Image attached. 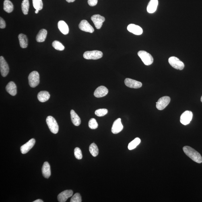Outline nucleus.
I'll return each mask as SVG.
<instances>
[{
	"label": "nucleus",
	"mask_w": 202,
	"mask_h": 202,
	"mask_svg": "<svg viewBox=\"0 0 202 202\" xmlns=\"http://www.w3.org/2000/svg\"><path fill=\"white\" fill-rule=\"evenodd\" d=\"M183 150L185 154L192 160L198 163L202 162V157L199 152L195 149L189 146H185L183 147Z\"/></svg>",
	"instance_id": "f257e3e1"
},
{
	"label": "nucleus",
	"mask_w": 202,
	"mask_h": 202,
	"mask_svg": "<svg viewBox=\"0 0 202 202\" xmlns=\"http://www.w3.org/2000/svg\"><path fill=\"white\" fill-rule=\"evenodd\" d=\"M46 122L50 131L54 134L59 132V125L54 117L51 116H48L46 119Z\"/></svg>",
	"instance_id": "f03ea898"
},
{
	"label": "nucleus",
	"mask_w": 202,
	"mask_h": 202,
	"mask_svg": "<svg viewBox=\"0 0 202 202\" xmlns=\"http://www.w3.org/2000/svg\"><path fill=\"white\" fill-rule=\"evenodd\" d=\"M28 79L30 86L35 88L38 86L40 82L39 73L36 71L32 72L29 76Z\"/></svg>",
	"instance_id": "7ed1b4c3"
},
{
	"label": "nucleus",
	"mask_w": 202,
	"mask_h": 202,
	"mask_svg": "<svg viewBox=\"0 0 202 202\" xmlns=\"http://www.w3.org/2000/svg\"><path fill=\"white\" fill-rule=\"evenodd\" d=\"M138 55L146 65H150L153 63V59L152 56L145 50L139 51L138 52Z\"/></svg>",
	"instance_id": "20e7f679"
},
{
	"label": "nucleus",
	"mask_w": 202,
	"mask_h": 202,
	"mask_svg": "<svg viewBox=\"0 0 202 202\" xmlns=\"http://www.w3.org/2000/svg\"><path fill=\"white\" fill-rule=\"evenodd\" d=\"M103 54L102 52L98 50L85 52L83 57L87 60H98L102 58Z\"/></svg>",
	"instance_id": "39448f33"
},
{
	"label": "nucleus",
	"mask_w": 202,
	"mask_h": 202,
	"mask_svg": "<svg viewBox=\"0 0 202 202\" xmlns=\"http://www.w3.org/2000/svg\"><path fill=\"white\" fill-rule=\"evenodd\" d=\"M169 63L174 69L182 70L184 67L183 62L180 61L177 57H170L168 59Z\"/></svg>",
	"instance_id": "423d86ee"
},
{
	"label": "nucleus",
	"mask_w": 202,
	"mask_h": 202,
	"mask_svg": "<svg viewBox=\"0 0 202 202\" xmlns=\"http://www.w3.org/2000/svg\"><path fill=\"white\" fill-rule=\"evenodd\" d=\"M171 99L169 97L164 96L159 99L156 103V107L159 110H162L169 104Z\"/></svg>",
	"instance_id": "0eeeda50"
},
{
	"label": "nucleus",
	"mask_w": 202,
	"mask_h": 202,
	"mask_svg": "<svg viewBox=\"0 0 202 202\" xmlns=\"http://www.w3.org/2000/svg\"><path fill=\"white\" fill-rule=\"evenodd\" d=\"M193 114L191 111H186L182 114L180 116V122L184 125H187L192 121Z\"/></svg>",
	"instance_id": "6e6552de"
},
{
	"label": "nucleus",
	"mask_w": 202,
	"mask_h": 202,
	"mask_svg": "<svg viewBox=\"0 0 202 202\" xmlns=\"http://www.w3.org/2000/svg\"><path fill=\"white\" fill-rule=\"evenodd\" d=\"M91 20L94 23L96 29H99L102 28L103 23L105 20V19L104 17L101 16L100 15L96 14L91 17Z\"/></svg>",
	"instance_id": "1a4fd4ad"
},
{
	"label": "nucleus",
	"mask_w": 202,
	"mask_h": 202,
	"mask_svg": "<svg viewBox=\"0 0 202 202\" xmlns=\"http://www.w3.org/2000/svg\"><path fill=\"white\" fill-rule=\"evenodd\" d=\"M0 70L2 76L6 77L9 72V67L8 65L3 56L0 57Z\"/></svg>",
	"instance_id": "9d476101"
},
{
	"label": "nucleus",
	"mask_w": 202,
	"mask_h": 202,
	"mask_svg": "<svg viewBox=\"0 0 202 202\" xmlns=\"http://www.w3.org/2000/svg\"><path fill=\"white\" fill-rule=\"evenodd\" d=\"M73 195V191L71 190H67L61 192L58 195V200L60 202H65L69 198Z\"/></svg>",
	"instance_id": "9b49d317"
},
{
	"label": "nucleus",
	"mask_w": 202,
	"mask_h": 202,
	"mask_svg": "<svg viewBox=\"0 0 202 202\" xmlns=\"http://www.w3.org/2000/svg\"><path fill=\"white\" fill-rule=\"evenodd\" d=\"M123 129V126L122 124L121 118H118L114 122L112 126L111 131L113 133L117 134L120 133Z\"/></svg>",
	"instance_id": "f8f14e48"
},
{
	"label": "nucleus",
	"mask_w": 202,
	"mask_h": 202,
	"mask_svg": "<svg viewBox=\"0 0 202 202\" xmlns=\"http://www.w3.org/2000/svg\"><path fill=\"white\" fill-rule=\"evenodd\" d=\"M79 27L80 29L85 32L93 33L94 31V29L86 20H82Z\"/></svg>",
	"instance_id": "ddd939ff"
},
{
	"label": "nucleus",
	"mask_w": 202,
	"mask_h": 202,
	"mask_svg": "<svg viewBox=\"0 0 202 202\" xmlns=\"http://www.w3.org/2000/svg\"><path fill=\"white\" fill-rule=\"evenodd\" d=\"M124 82L126 86L130 88H141L142 85L140 82L130 78L125 79Z\"/></svg>",
	"instance_id": "4468645a"
},
{
	"label": "nucleus",
	"mask_w": 202,
	"mask_h": 202,
	"mask_svg": "<svg viewBox=\"0 0 202 202\" xmlns=\"http://www.w3.org/2000/svg\"><path fill=\"white\" fill-rule=\"evenodd\" d=\"M35 140L34 139H32L29 141L28 142L22 146L20 148V151L22 154H26L34 147Z\"/></svg>",
	"instance_id": "2eb2a0df"
},
{
	"label": "nucleus",
	"mask_w": 202,
	"mask_h": 202,
	"mask_svg": "<svg viewBox=\"0 0 202 202\" xmlns=\"http://www.w3.org/2000/svg\"><path fill=\"white\" fill-rule=\"evenodd\" d=\"M108 93V89L105 87L101 86L98 87L95 91L94 96L97 98H102L105 96Z\"/></svg>",
	"instance_id": "dca6fc26"
},
{
	"label": "nucleus",
	"mask_w": 202,
	"mask_h": 202,
	"mask_svg": "<svg viewBox=\"0 0 202 202\" xmlns=\"http://www.w3.org/2000/svg\"><path fill=\"white\" fill-rule=\"evenodd\" d=\"M127 30L129 32L135 35H139L142 34L143 30L141 27L135 24H130L127 27Z\"/></svg>",
	"instance_id": "f3484780"
},
{
	"label": "nucleus",
	"mask_w": 202,
	"mask_h": 202,
	"mask_svg": "<svg viewBox=\"0 0 202 202\" xmlns=\"http://www.w3.org/2000/svg\"><path fill=\"white\" fill-rule=\"evenodd\" d=\"M7 92L11 96H15L17 93V86L13 82H9L6 87Z\"/></svg>",
	"instance_id": "a211bd4d"
},
{
	"label": "nucleus",
	"mask_w": 202,
	"mask_h": 202,
	"mask_svg": "<svg viewBox=\"0 0 202 202\" xmlns=\"http://www.w3.org/2000/svg\"><path fill=\"white\" fill-rule=\"evenodd\" d=\"M158 3V0H151L147 8V12L152 13L156 11Z\"/></svg>",
	"instance_id": "6ab92c4d"
},
{
	"label": "nucleus",
	"mask_w": 202,
	"mask_h": 202,
	"mask_svg": "<svg viewBox=\"0 0 202 202\" xmlns=\"http://www.w3.org/2000/svg\"><path fill=\"white\" fill-rule=\"evenodd\" d=\"M42 173L45 178H48L51 175L50 165L48 162L44 163L42 167Z\"/></svg>",
	"instance_id": "aec40b11"
},
{
	"label": "nucleus",
	"mask_w": 202,
	"mask_h": 202,
	"mask_svg": "<svg viewBox=\"0 0 202 202\" xmlns=\"http://www.w3.org/2000/svg\"><path fill=\"white\" fill-rule=\"evenodd\" d=\"M58 27L60 31L63 34L66 35L69 34V27L65 21H60L58 23Z\"/></svg>",
	"instance_id": "412c9836"
},
{
	"label": "nucleus",
	"mask_w": 202,
	"mask_h": 202,
	"mask_svg": "<svg viewBox=\"0 0 202 202\" xmlns=\"http://www.w3.org/2000/svg\"><path fill=\"white\" fill-rule=\"evenodd\" d=\"M38 98L41 102H45L49 99L50 95L46 91H41L38 93Z\"/></svg>",
	"instance_id": "4be33fe9"
},
{
	"label": "nucleus",
	"mask_w": 202,
	"mask_h": 202,
	"mask_svg": "<svg viewBox=\"0 0 202 202\" xmlns=\"http://www.w3.org/2000/svg\"><path fill=\"white\" fill-rule=\"evenodd\" d=\"M71 115L72 121L74 125L76 126L80 125L81 123L80 118L74 110H71Z\"/></svg>",
	"instance_id": "5701e85b"
},
{
	"label": "nucleus",
	"mask_w": 202,
	"mask_h": 202,
	"mask_svg": "<svg viewBox=\"0 0 202 202\" xmlns=\"http://www.w3.org/2000/svg\"><path fill=\"white\" fill-rule=\"evenodd\" d=\"M18 38L21 47L23 48H25L28 47V40L26 35L22 34H20L19 35Z\"/></svg>",
	"instance_id": "b1692460"
},
{
	"label": "nucleus",
	"mask_w": 202,
	"mask_h": 202,
	"mask_svg": "<svg viewBox=\"0 0 202 202\" xmlns=\"http://www.w3.org/2000/svg\"><path fill=\"white\" fill-rule=\"evenodd\" d=\"M47 31L45 29L40 31L37 35L36 36V40L38 42H44L47 36Z\"/></svg>",
	"instance_id": "393cba45"
},
{
	"label": "nucleus",
	"mask_w": 202,
	"mask_h": 202,
	"mask_svg": "<svg viewBox=\"0 0 202 202\" xmlns=\"http://www.w3.org/2000/svg\"><path fill=\"white\" fill-rule=\"evenodd\" d=\"M3 9L8 13H11L13 9V5L11 2L9 0H5L3 3Z\"/></svg>",
	"instance_id": "a878e982"
},
{
	"label": "nucleus",
	"mask_w": 202,
	"mask_h": 202,
	"mask_svg": "<svg viewBox=\"0 0 202 202\" xmlns=\"http://www.w3.org/2000/svg\"><path fill=\"white\" fill-rule=\"evenodd\" d=\"M141 142L140 139L138 137L136 138L130 143L128 145V149L130 150H133Z\"/></svg>",
	"instance_id": "bb28decb"
},
{
	"label": "nucleus",
	"mask_w": 202,
	"mask_h": 202,
	"mask_svg": "<svg viewBox=\"0 0 202 202\" xmlns=\"http://www.w3.org/2000/svg\"><path fill=\"white\" fill-rule=\"evenodd\" d=\"M89 151L91 154L94 157H97L98 154V149L96 144H91L89 147Z\"/></svg>",
	"instance_id": "cd10ccee"
},
{
	"label": "nucleus",
	"mask_w": 202,
	"mask_h": 202,
	"mask_svg": "<svg viewBox=\"0 0 202 202\" xmlns=\"http://www.w3.org/2000/svg\"><path fill=\"white\" fill-rule=\"evenodd\" d=\"M29 8V0H23L21 4V9L24 15L28 14Z\"/></svg>",
	"instance_id": "c85d7f7f"
},
{
	"label": "nucleus",
	"mask_w": 202,
	"mask_h": 202,
	"mask_svg": "<svg viewBox=\"0 0 202 202\" xmlns=\"http://www.w3.org/2000/svg\"><path fill=\"white\" fill-rule=\"evenodd\" d=\"M33 5L36 10H41L43 8V4L42 0H32Z\"/></svg>",
	"instance_id": "c756f323"
},
{
	"label": "nucleus",
	"mask_w": 202,
	"mask_h": 202,
	"mask_svg": "<svg viewBox=\"0 0 202 202\" xmlns=\"http://www.w3.org/2000/svg\"><path fill=\"white\" fill-rule=\"evenodd\" d=\"M52 45L55 49L59 50H63L65 49V46L59 41L55 40L52 42Z\"/></svg>",
	"instance_id": "7c9ffc66"
},
{
	"label": "nucleus",
	"mask_w": 202,
	"mask_h": 202,
	"mask_svg": "<svg viewBox=\"0 0 202 202\" xmlns=\"http://www.w3.org/2000/svg\"><path fill=\"white\" fill-rule=\"evenodd\" d=\"M89 128L91 129H96L98 127V124L96 119L91 118L88 122Z\"/></svg>",
	"instance_id": "2f4dec72"
},
{
	"label": "nucleus",
	"mask_w": 202,
	"mask_h": 202,
	"mask_svg": "<svg viewBox=\"0 0 202 202\" xmlns=\"http://www.w3.org/2000/svg\"><path fill=\"white\" fill-rule=\"evenodd\" d=\"M108 110L106 109H100L97 110L95 112V114L97 116L99 117H102L108 114Z\"/></svg>",
	"instance_id": "473e14b6"
},
{
	"label": "nucleus",
	"mask_w": 202,
	"mask_h": 202,
	"mask_svg": "<svg viewBox=\"0 0 202 202\" xmlns=\"http://www.w3.org/2000/svg\"><path fill=\"white\" fill-rule=\"evenodd\" d=\"M74 155L75 158L77 160H81L82 158V153L81 149L79 147H76L75 149Z\"/></svg>",
	"instance_id": "72a5a7b5"
},
{
	"label": "nucleus",
	"mask_w": 202,
	"mask_h": 202,
	"mask_svg": "<svg viewBox=\"0 0 202 202\" xmlns=\"http://www.w3.org/2000/svg\"><path fill=\"white\" fill-rule=\"evenodd\" d=\"M71 202H82V198L80 194L78 193H76L71 198Z\"/></svg>",
	"instance_id": "f704fd0d"
},
{
	"label": "nucleus",
	"mask_w": 202,
	"mask_h": 202,
	"mask_svg": "<svg viewBox=\"0 0 202 202\" xmlns=\"http://www.w3.org/2000/svg\"><path fill=\"white\" fill-rule=\"evenodd\" d=\"M88 3L90 6L94 7L98 3V0H88Z\"/></svg>",
	"instance_id": "c9c22d12"
},
{
	"label": "nucleus",
	"mask_w": 202,
	"mask_h": 202,
	"mask_svg": "<svg viewBox=\"0 0 202 202\" xmlns=\"http://www.w3.org/2000/svg\"><path fill=\"white\" fill-rule=\"evenodd\" d=\"M6 26V23L4 20L1 17L0 18V28L1 29H4L5 28Z\"/></svg>",
	"instance_id": "e433bc0d"
},
{
	"label": "nucleus",
	"mask_w": 202,
	"mask_h": 202,
	"mask_svg": "<svg viewBox=\"0 0 202 202\" xmlns=\"http://www.w3.org/2000/svg\"><path fill=\"white\" fill-rule=\"evenodd\" d=\"M43 201H42V200L40 199H38L36 200L35 201H33V202H43Z\"/></svg>",
	"instance_id": "4c0bfd02"
},
{
	"label": "nucleus",
	"mask_w": 202,
	"mask_h": 202,
	"mask_svg": "<svg viewBox=\"0 0 202 202\" xmlns=\"http://www.w3.org/2000/svg\"><path fill=\"white\" fill-rule=\"evenodd\" d=\"M75 1V0H66V1L69 3H73V2H74Z\"/></svg>",
	"instance_id": "58836bf2"
},
{
	"label": "nucleus",
	"mask_w": 202,
	"mask_h": 202,
	"mask_svg": "<svg viewBox=\"0 0 202 202\" xmlns=\"http://www.w3.org/2000/svg\"><path fill=\"white\" fill-rule=\"evenodd\" d=\"M39 10H36L35 11V13H39Z\"/></svg>",
	"instance_id": "ea45409f"
},
{
	"label": "nucleus",
	"mask_w": 202,
	"mask_h": 202,
	"mask_svg": "<svg viewBox=\"0 0 202 202\" xmlns=\"http://www.w3.org/2000/svg\"><path fill=\"white\" fill-rule=\"evenodd\" d=\"M201 102H202V96L201 98Z\"/></svg>",
	"instance_id": "a19ab883"
}]
</instances>
